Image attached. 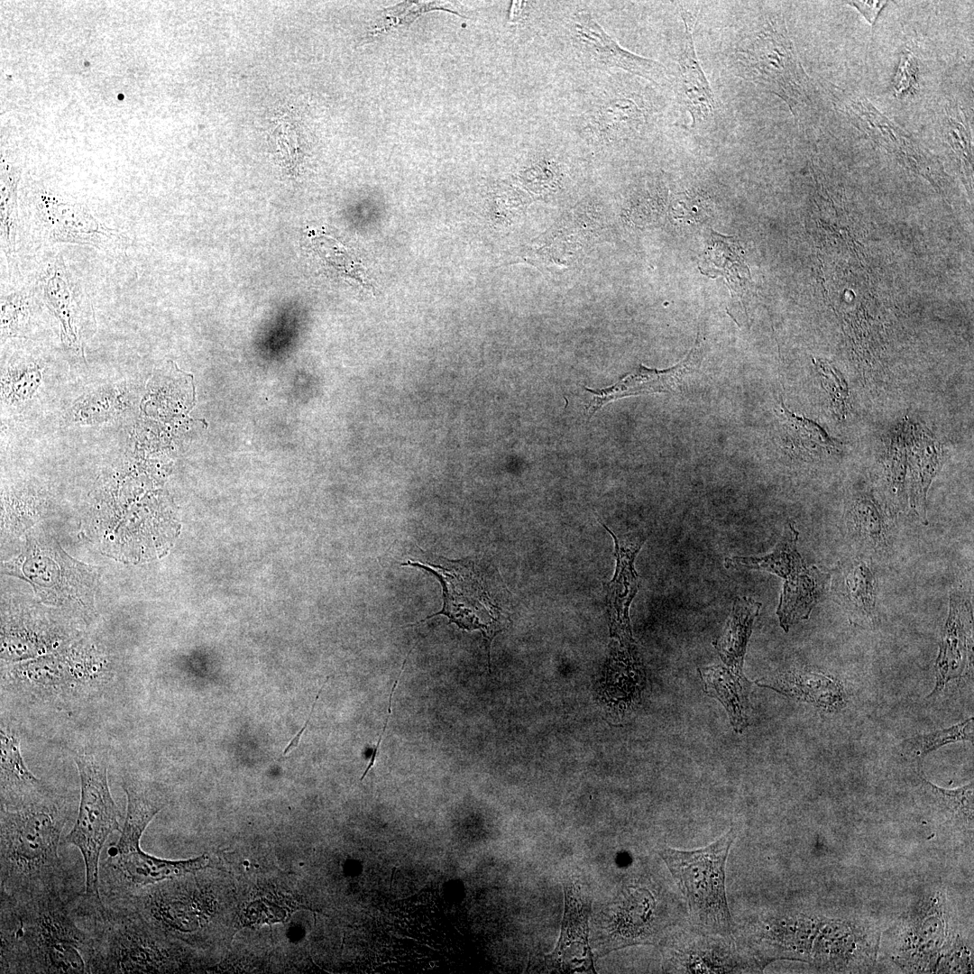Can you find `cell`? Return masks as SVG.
Masks as SVG:
<instances>
[{"label": "cell", "instance_id": "cell-1", "mask_svg": "<svg viewBox=\"0 0 974 974\" xmlns=\"http://www.w3.org/2000/svg\"><path fill=\"white\" fill-rule=\"evenodd\" d=\"M63 890L28 899L1 895L0 973H87L93 937Z\"/></svg>", "mask_w": 974, "mask_h": 974}, {"label": "cell", "instance_id": "cell-2", "mask_svg": "<svg viewBox=\"0 0 974 974\" xmlns=\"http://www.w3.org/2000/svg\"><path fill=\"white\" fill-rule=\"evenodd\" d=\"M68 815L53 793L20 809L1 807V895L21 900L64 890L58 849Z\"/></svg>", "mask_w": 974, "mask_h": 974}, {"label": "cell", "instance_id": "cell-3", "mask_svg": "<svg viewBox=\"0 0 974 974\" xmlns=\"http://www.w3.org/2000/svg\"><path fill=\"white\" fill-rule=\"evenodd\" d=\"M726 64L737 77L780 97L795 117L810 102V78L780 15H763L743 26Z\"/></svg>", "mask_w": 974, "mask_h": 974}, {"label": "cell", "instance_id": "cell-4", "mask_svg": "<svg viewBox=\"0 0 974 974\" xmlns=\"http://www.w3.org/2000/svg\"><path fill=\"white\" fill-rule=\"evenodd\" d=\"M738 835V827L732 826L703 848L658 850L685 903L688 923L700 931L729 935L736 930L727 902L725 867Z\"/></svg>", "mask_w": 974, "mask_h": 974}, {"label": "cell", "instance_id": "cell-5", "mask_svg": "<svg viewBox=\"0 0 974 974\" xmlns=\"http://www.w3.org/2000/svg\"><path fill=\"white\" fill-rule=\"evenodd\" d=\"M687 922L685 903L665 883L642 875L627 880L612 901L604 953L638 944H658Z\"/></svg>", "mask_w": 974, "mask_h": 974}, {"label": "cell", "instance_id": "cell-6", "mask_svg": "<svg viewBox=\"0 0 974 974\" xmlns=\"http://www.w3.org/2000/svg\"><path fill=\"white\" fill-rule=\"evenodd\" d=\"M75 762L80 777V802L76 822L65 841L76 846L84 859L86 888L82 899L99 905L104 903L99 881L100 854L109 835L120 830L119 812L110 794L105 758L86 752L77 754Z\"/></svg>", "mask_w": 974, "mask_h": 974}, {"label": "cell", "instance_id": "cell-7", "mask_svg": "<svg viewBox=\"0 0 974 974\" xmlns=\"http://www.w3.org/2000/svg\"><path fill=\"white\" fill-rule=\"evenodd\" d=\"M658 946L666 973H761L768 965L737 930L729 935L710 933L686 922Z\"/></svg>", "mask_w": 974, "mask_h": 974}, {"label": "cell", "instance_id": "cell-8", "mask_svg": "<svg viewBox=\"0 0 974 974\" xmlns=\"http://www.w3.org/2000/svg\"><path fill=\"white\" fill-rule=\"evenodd\" d=\"M402 565L424 569L434 574L442 585L443 608L425 620L445 615L462 629L482 630L484 637L492 640L496 631V607L477 578L473 564L446 561V564L431 565L409 560Z\"/></svg>", "mask_w": 974, "mask_h": 974}, {"label": "cell", "instance_id": "cell-9", "mask_svg": "<svg viewBox=\"0 0 974 974\" xmlns=\"http://www.w3.org/2000/svg\"><path fill=\"white\" fill-rule=\"evenodd\" d=\"M209 866V858L169 860L145 853L141 848L108 854L99 869L100 891L108 900L123 898L150 885L196 873Z\"/></svg>", "mask_w": 974, "mask_h": 974}, {"label": "cell", "instance_id": "cell-10", "mask_svg": "<svg viewBox=\"0 0 974 974\" xmlns=\"http://www.w3.org/2000/svg\"><path fill=\"white\" fill-rule=\"evenodd\" d=\"M652 116L649 102L641 94L619 90L603 95L583 114L581 129L588 142H629L644 133Z\"/></svg>", "mask_w": 974, "mask_h": 974}, {"label": "cell", "instance_id": "cell-11", "mask_svg": "<svg viewBox=\"0 0 974 974\" xmlns=\"http://www.w3.org/2000/svg\"><path fill=\"white\" fill-rule=\"evenodd\" d=\"M564 915L558 942L545 956L548 969L560 973H596L589 944L591 901L572 879L563 882Z\"/></svg>", "mask_w": 974, "mask_h": 974}, {"label": "cell", "instance_id": "cell-12", "mask_svg": "<svg viewBox=\"0 0 974 974\" xmlns=\"http://www.w3.org/2000/svg\"><path fill=\"white\" fill-rule=\"evenodd\" d=\"M572 32L579 50L606 67L621 69L656 84L670 80L666 68L621 47L588 13L580 12L572 20Z\"/></svg>", "mask_w": 974, "mask_h": 974}, {"label": "cell", "instance_id": "cell-13", "mask_svg": "<svg viewBox=\"0 0 974 974\" xmlns=\"http://www.w3.org/2000/svg\"><path fill=\"white\" fill-rule=\"evenodd\" d=\"M702 348L703 341L698 336L688 354L673 367L658 370L640 364L611 386L600 390L584 387L593 395L585 406L586 412L593 415L602 406L624 397L675 391L685 376L698 366Z\"/></svg>", "mask_w": 974, "mask_h": 974}, {"label": "cell", "instance_id": "cell-14", "mask_svg": "<svg viewBox=\"0 0 974 974\" xmlns=\"http://www.w3.org/2000/svg\"><path fill=\"white\" fill-rule=\"evenodd\" d=\"M684 32L675 76L678 101L688 112L692 128L709 126L717 111L714 95L698 60L693 39L694 15L681 11Z\"/></svg>", "mask_w": 974, "mask_h": 974}, {"label": "cell", "instance_id": "cell-15", "mask_svg": "<svg viewBox=\"0 0 974 974\" xmlns=\"http://www.w3.org/2000/svg\"><path fill=\"white\" fill-rule=\"evenodd\" d=\"M603 527L614 539L617 561L614 576L606 586V604L611 631L621 642L629 645L632 640L629 609L639 588V579L634 567V561L646 537L643 534L618 537L608 527Z\"/></svg>", "mask_w": 974, "mask_h": 974}, {"label": "cell", "instance_id": "cell-16", "mask_svg": "<svg viewBox=\"0 0 974 974\" xmlns=\"http://www.w3.org/2000/svg\"><path fill=\"white\" fill-rule=\"evenodd\" d=\"M798 531L787 522L774 549L762 556H732L724 561L727 568L763 570L784 579L783 594L807 587L823 575L816 566H806L796 548Z\"/></svg>", "mask_w": 974, "mask_h": 974}, {"label": "cell", "instance_id": "cell-17", "mask_svg": "<svg viewBox=\"0 0 974 974\" xmlns=\"http://www.w3.org/2000/svg\"><path fill=\"white\" fill-rule=\"evenodd\" d=\"M756 684L789 698L813 704L826 712L844 708L848 696L837 678L806 668H791L761 678Z\"/></svg>", "mask_w": 974, "mask_h": 974}, {"label": "cell", "instance_id": "cell-18", "mask_svg": "<svg viewBox=\"0 0 974 974\" xmlns=\"http://www.w3.org/2000/svg\"><path fill=\"white\" fill-rule=\"evenodd\" d=\"M876 588L873 571L861 558L840 564L832 578L835 601L850 622L863 627H873L877 621Z\"/></svg>", "mask_w": 974, "mask_h": 974}, {"label": "cell", "instance_id": "cell-19", "mask_svg": "<svg viewBox=\"0 0 974 974\" xmlns=\"http://www.w3.org/2000/svg\"><path fill=\"white\" fill-rule=\"evenodd\" d=\"M972 667V618L958 601H951L940 652L935 661V686L927 698L938 694L947 684L961 678Z\"/></svg>", "mask_w": 974, "mask_h": 974}, {"label": "cell", "instance_id": "cell-20", "mask_svg": "<svg viewBox=\"0 0 974 974\" xmlns=\"http://www.w3.org/2000/svg\"><path fill=\"white\" fill-rule=\"evenodd\" d=\"M52 792L26 767L18 738L1 730V807L16 810L51 795Z\"/></svg>", "mask_w": 974, "mask_h": 974}, {"label": "cell", "instance_id": "cell-21", "mask_svg": "<svg viewBox=\"0 0 974 974\" xmlns=\"http://www.w3.org/2000/svg\"><path fill=\"white\" fill-rule=\"evenodd\" d=\"M846 111L851 123L877 145L896 153L910 164L914 161L923 165L929 161L928 152L868 100L851 101L846 106Z\"/></svg>", "mask_w": 974, "mask_h": 974}, {"label": "cell", "instance_id": "cell-22", "mask_svg": "<svg viewBox=\"0 0 974 974\" xmlns=\"http://www.w3.org/2000/svg\"><path fill=\"white\" fill-rule=\"evenodd\" d=\"M122 786L127 798L126 817L118 841L109 848L108 854L139 849L143 832L165 805L154 787L139 776L125 775Z\"/></svg>", "mask_w": 974, "mask_h": 974}, {"label": "cell", "instance_id": "cell-23", "mask_svg": "<svg viewBox=\"0 0 974 974\" xmlns=\"http://www.w3.org/2000/svg\"><path fill=\"white\" fill-rule=\"evenodd\" d=\"M698 672L703 682V691L721 703L735 731L742 732L748 725L752 683L745 677L742 669L724 664L698 667Z\"/></svg>", "mask_w": 974, "mask_h": 974}, {"label": "cell", "instance_id": "cell-24", "mask_svg": "<svg viewBox=\"0 0 974 974\" xmlns=\"http://www.w3.org/2000/svg\"><path fill=\"white\" fill-rule=\"evenodd\" d=\"M761 603L749 597L735 599L724 629L713 642L724 665L742 669L752 625Z\"/></svg>", "mask_w": 974, "mask_h": 974}, {"label": "cell", "instance_id": "cell-25", "mask_svg": "<svg viewBox=\"0 0 974 974\" xmlns=\"http://www.w3.org/2000/svg\"><path fill=\"white\" fill-rule=\"evenodd\" d=\"M129 388L124 384L104 386L81 397L69 410L66 420L80 424L106 422L119 417L132 405Z\"/></svg>", "mask_w": 974, "mask_h": 974}, {"label": "cell", "instance_id": "cell-26", "mask_svg": "<svg viewBox=\"0 0 974 974\" xmlns=\"http://www.w3.org/2000/svg\"><path fill=\"white\" fill-rule=\"evenodd\" d=\"M779 411L788 447L797 455L832 454L841 450V443L815 421L790 411L782 398Z\"/></svg>", "mask_w": 974, "mask_h": 974}, {"label": "cell", "instance_id": "cell-27", "mask_svg": "<svg viewBox=\"0 0 974 974\" xmlns=\"http://www.w3.org/2000/svg\"><path fill=\"white\" fill-rule=\"evenodd\" d=\"M849 535L869 548H878L886 543L887 528L878 504L868 495L857 497L846 515Z\"/></svg>", "mask_w": 974, "mask_h": 974}, {"label": "cell", "instance_id": "cell-28", "mask_svg": "<svg viewBox=\"0 0 974 974\" xmlns=\"http://www.w3.org/2000/svg\"><path fill=\"white\" fill-rule=\"evenodd\" d=\"M66 282L62 275L51 278L46 285L45 295L51 308L61 324L64 343L69 348L82 350V317L77 302L72 301Z\"/></svg>", "mask_w": 974, "mask_h": 974}, {"label": "cell", "instance_id": "cell-29", "mask_svg": "<svg viewBox=\"0 0 974 974\" xmlns=\"http://www.w3.org/2000/svg\"><path fill=\"white\" fill-rule=\"evenodd\" d=\"M922 790L927 802L949 820L972 826L973 782L956 789H945L922 777Z\"/></svg>", "mask_w": 974, "mask_h": 974}, {"label": "cell", "instance_id": "cell-30", "mask_svg": "<svg viewBox=\"0 0 974 974\" xmlns=\"http://www.w3.org/2000/svg\"><path fill=\"white\" fill-rule=\"evenodd\" d=\"M973 721L971 717L946 729L905 739L899 744V751L911 759L920 761L930 752L947 744L973 742Z\"/></svg>", "mask_w": 974, "mask_h": 974}, {"label": "cell", "instance_id": "cell-31", "mask_svg": "<svg viewBox=\"0 0 974 974\" xmlns=\"http://www.w3.org/2000/svg\"><path fill=\"white\" fill-rule=\"evenodd\" d=\"M41 381V367L35 363L10 365L2 375V399L9 404L32 397Z\"/></svg>", "mask_w": 974, "mask_h": 974}, {"label": "cell", "instance_id": "cell-32", "mask_svg": "<svg viewBox=\"0 0 974 974\" xmlns=\"http://www.w3.org/2000/svg\"><path fill=\"white\" fill-rule=\"evenodd\" d=\"M813 362L834 416L840 420L844 419L850 405V389L844 376L827 361L814 359Z\"/></svg>", "mask_w": 974, "mask_h": 974}, {"label": "cell", "instance_id": "cell-33", "mask_svg": "<svg viewBox=\"0 0 974 974\" xmlns=\"http://www.w3.org/2000/svg\"><path fill=\"white\" fill-rule=\"evenodd\" d=\"M105 231L96 220L87 216L64 217L53 220L52 235L55 240L72 243L92 244L96 242Z\"/></svg>", "mask_w": 974, "mask_h": 974}, {"label": "cell", "instance_id": "cell-34", "mask_svg": "<svg viewBox=\"0 0 974 974\" xmlns=\"http://www.w3.org/2000/svg\"><path fill=\"white\" fill-rule=\"evenodd\" d=\"M944 136L961 161H972V134L964 114L957 107L946 108L943 120Z\"/></svg>", "mask_w": 974, "mask_h": 974}, {"label": "cell", "instance_id": "cell-35", "mask_svg": "<svg viewBox=\"0 0 974 974\" xmlns=\"http://www.w3.org/2000/svg\"><path fill=\"white\" fill-rule=\"evenodd\" d=\"M710 200L695 191H686L675 196L671 209L675 218L700 220L708 216Z\"/></svg>", "mask_w": 974, "mask_h": 974}, {"label": "cell", "instance_id": "cell-36", "mask_svg": "<svg viewBox=\"0 0 974 974\" xmlns=\"http://www.w3.org/2000/svg\"><path fill=\"white\" fill-rule=\"evenodd\" d=\"M917 74L918 65L915 58L910 51H903L894 80L896 96L902 97L913 93L916 85Z\"/></svg>", "mask_w": 974, "mask_h": 974}, {"label": "cell", "instance_id": "cell-37", "mask_svg": "<svg viewBox=\"0 0 974 974\" xmlns=\"http://www.w3.org/2000/svg\"><path fill=\"white\" fill-rule=\"evenodd\" d=\"M846 4L856 7L866 20L874 26L878 14L888 4L887 1H849Z\"/></svg>", "mask_w": 974, "mask_h": 974}, {"label": "cell", "instance_id": "cell-38", "mask_svg": "<svg viewBox=\"0 0 974 974\" xmlns=\"http://www.w3.org/2000/svg\"><path fill=\"white\" fill-rule=\"evenodd\" d=\"M406 661H407V659H405V661L403 662V665H402L403 666L401 667V670H400V672L399 674V676H398V678L395 680V682L393 684L391 693L390 698H389L388 715H387L386 720L384 721L382 732L381 733L380 738H379L375 747L372 749V755L370 757L369 764H368L367 767L365 768L363 776H361L360 781H363V779L366 776L367 773L373 767V765L375 763V759H376V757L378 755V749L380 748L381 742L382 740V737H383V735H384V733L386 731V728H387V725H388V722H389V720H390V717H391V705H392V697H393L394 692H395V690L397 688V685H398L399 680H400V678L401 676V674H402V672H403V670L405 668Z\"/></svg>", "mask_w": 974, "mask_h": 974}, {"label": "cell", "instance_id": "cell-39", "mask_svg": "<svg viewBox=\"0 0 974 974\" xmlns=\"http://www.w3.org/2000/svg\"><path fill=\"white\" fill-rule=\"evenodd\" d=\"M326 682V680L325 681L324 685H322V687L320 688L319 692L317 693V696H316V698H315V701H314V703H313V705H312V708H311V710H310V712H309L308 718V720L306 721V722H305L304 726H303V727H302V729H301V730H299V731L298 732V734H297V735H296V736H295V737H294V738H293V739H292V740H290V742H289V743L288 744V746H287V747L285 748V749H284V751H283V754H287V753H289V752L290 750L294 749H295V748H296V747H297V746L299 745V740H300V737H301V735L303 734V732L305 731V729H306V727L308 726V721H309V720H310V718H311V714H312V712H313V710H314V708H315V705H316V703H317V699H318V697H319V694H320L321 691L323 690V687H324V685H325Z\"/></svg>", "mask_w": 974, "mask_h": 974}]
</instances>
